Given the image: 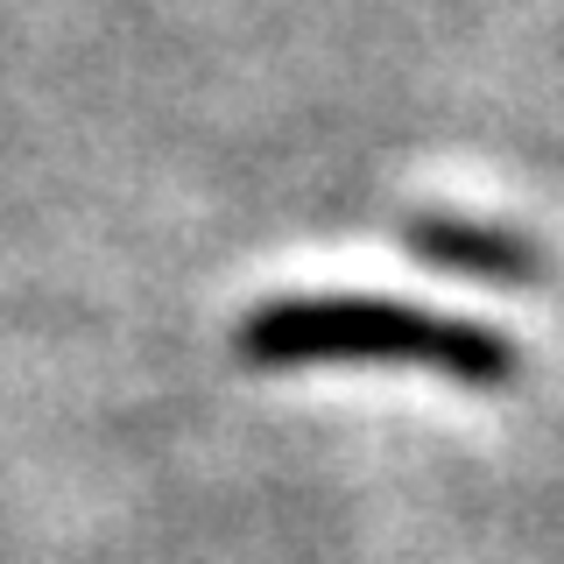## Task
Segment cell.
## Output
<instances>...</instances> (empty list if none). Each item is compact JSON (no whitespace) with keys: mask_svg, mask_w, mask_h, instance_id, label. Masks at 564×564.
I'll return each mask as SVG.
<instances>
[{"mask_svg":"<svg viewBox=\"0 0 564 564\" xmlns=\"http://www.w3.org/2000/svg\"><path fill=\"white\" fill-rule=\"evenodd\" d=\"M402 247L416 261H431V269L494 282V290H529L543 275V247L529 234H516L501 219H466V212H410Z\"/></svg>","mask_w":564,"mask_h":564,"instance_id":"cell-2","label":"cell"},{"mask_svg":"<svg viewBox=\"0 0 564 564\" xmlns=\"http://www.w3.org/2000/svg\"><path fill=\"white\" fill-rule=\"evenodd\" d=\"M240 367H423L466 388H501L522 375L516 339H501L480 317H437L388 296H275L247 311Z\"/></svg>","mask_w":564,"mask_h":564,"instance_id":"cell-1","label":"cell"}]
</instances>
